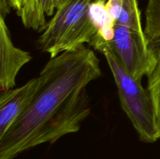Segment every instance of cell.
<instances>
[{
	"instance_id": "9",
	"label": "cell",
	"mask_w": 160,
	"mask_h": 159,
	"mask_svg": "<svg viewBox=\"0 0 160 159\" xmlns=\"http://www.w3.org/2000/svg\"><path fill=\"white\" fill-rule=\"evenodd\" d=\"M106 6L117 24L145 34L138 0H107Z\"/></svg>"
},
{
	"instance_id": "10",
	"label": "cell",
	"mask_w": 160,
	"mask_h": 159,
	"mask_svg": "<svg viewBox=\"0 0 160 159\" xmlns=\"http://www.w3.org/2000/svg\"><path fill=\"white\" fill-rule=\"evenodd\" d=\"M144 31L150 46L160 55V0H148Z\"/></svg>"
},
{
	"instance_id": "6",
	"label": "cell",
	"mask_w": 160,
	"mask_h": 159,
	"mask_svg": "<svg viewBox=\"0 0 160 159\" xmlns=\"http://www.w3.org/2000/svg\"><path fill=\"white\" fill-rule=\"evenodd\" d=\"M32 59L28 51L17 48L12 42L4 17L0 16V90L16 86V78L22 67Z\"/></svg>"
},
{
	"instance_id": "7",
	"label": "cell",
	"mask_w": 160,
	"mask_h": 159,
	"mask_svg": "<svg viewBox=\"0 0 160 159\" xmlns=\"http://www.w3.org/2000/svg\"><path fill=\"white\" fill-rule=\"evenodd\" d=\"M62 0H22L17 12L23 26L40 32L47 23L46 17H52Z\"/></svg>"
},
{
	"instance_id": "1",
	"label": "cell",
	"mask_w": 160,
	"mask_h": 159,
	"mask_svg": "<svg viewBox=\"0 0 160 159\" xmlns=\"http://www.w3.org/2000/svg\"><path fill=\"white\" fill-rule=\"evenodd\" d=\"M39 75L43 82L34 100L0 137V159H14L23 151L78 132L90 115L86 87L102 75L93 50L82 45L50 58Z\"/></svg>"
},
{
	"instance_id": "8",
	"label": "cell",
	"mask_w": 160,
	"mask_h": 159,
	"mask_svg": "<svg viewBox=\"0 0 160 159\" xmlns=\"http://www.w3.org/2000/svg\"><path fill=\"white\" fill-rule=\"evenodd\" d=\"M106 0H94L90 5V15L97 30V35L91 46L101 51L114 35L116 21L106 6Z\"/></svg>"
},
{
	"instance_id": "13",
	"label": "cell",
	"mask_w": 160,
	"mask_h": 159,
	"mask_svg": "<svg viewBox=\"0 0 160 159\" xmlns=\"http://www.w3.org/2000/svg\"><path fill=\"white\" fill-rule=\"evenodd\" d=\"M21 2H22V0H21Z\"/></svg>"
},
{
	"instance_id": "4",
	"label": "cell",
	"mask_w": 160,
	"mask_h": 159,
	"mask_svg": "<svg viewBox=\"0 0 160 159\" xmlns=\"http://www.w3.org/2000/svg\"><path fill=\"white\" fill-rule=\"evenodd\" d=\"M106 47L138 80L152 73L160 59L150 46L145 34L117 23L113 37Z\"/></svg>"
},
{
	"instance_id": "5",
	"label": "cell",
	"mask_w": 160,
	"mask_h": 159,
	"mask_svg": "<svg viewBox=\"0 0 160 159\" xmlns=\"http://www.w3.org/2000/svg\"><path fill=\"white\" fill-rule=\"evenodd\" d=\"M43 82L41 75L17 88L1 91L0 94V137L31 104Z\"/></svg>"
},
{
	"instance_id": "11",
	"label": "cell",
	"mask_w": 160,
	"mask_h": 159,
	"mask_svg": "<svg viewBox=\"0 0 160 159\" xmlns=\"http://www.w3.org/2000/svg\"><path fill=\"white\" fill-rule=\"evenodd\" d=\"M147 78L148 84L146 88L149 91L152 99L156 127L160 139V59L154 70Z\"/></svg>"
},
{
	"instance_id": "2",
	"label": "cell",
	"mask_w": 160,
	"mask_h": 159,
	"mask_svg": "<svg viewBox=\"0 0 160 159\" xmlns=\"http://www.w3.org/2000/svg\"><path fill=\"white\" fill-rule=\"evenodd\" d=\"M94 0H62L40 31L37 48L55 58L92 43L97 30L90 15Z\"/></svg>"
},
{
	"instance_id": "12",
	"label": "cell",
	"mask_w": 160,
	"mask_h": 159,
	"mask_svg": "<svg viewBox=\"0 0 160 159\" xmlns=\"http://www.w3.org/2000/svg\"><path fill=\"white\" fill-rule=\"evenodd\" d=\"M106 1H107V0H106Z\"/></svg>"
},
{
	"instance_id": "3",
	"label": "cell",
	"mask_w": 160,
	"mask_h": 159,
	"mask_svg": "<svg viewBox=\"0 0 160 159\" xmlns=\"http://www.w3.org/2000/svg\"><path fill=\"white\" fill-rule=\"evenodd\" d=\"M117 85L121 107L132 123L139 139L145 143L159 140L151 94L121 65L108 47L102 49Z\"/></svg>"
}]
</instances>
